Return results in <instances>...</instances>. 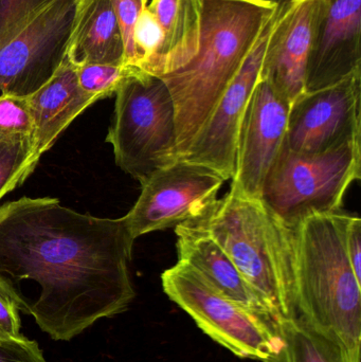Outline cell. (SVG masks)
Instances as JSON below:
<instances>
[{"mask_svg":"<svg viewBox=\"0 0 361 362\" xmlns=\"http://www.w3.org/2000/svg\"><path fill=\"white\" fill-rule=\"evenodd\" d=\"M175 233L178 261L192 266L220 293L264 319L273 329L275 321L262 300L205 229L195 223H184L176 226Z\"/></svg>","mask_w":361,"mask_h":362,"instance_id":"15","label":"cell"},{"mask_svg":"<svg viewBox=\"0 0 361 362\" xmlns=\"http://www.w3.org/2000/svg\"><path fill=\"white\" fill-rule=\"evenodd\" d=\"M78 0H53L0 47V95L29 97L57 71Z\"/></svg>","mask_w":361,"mask_h":362,"instance_id":"9","label":"cell"},{"mask_svg":"<svg viewBox=\"0 0 361 362\" xmlns=\"http://www.w3.org/2000/svg\"><path fill=\"white\" fill-rule=\"evenodd\" d=\"M195 223L228 255L276 323L297 317L296 228L263 199L230 193Z\"/></svg>","mask_w":361,"mask_h":362,"instance_id":"3","label":"cell"},{"mask_svg":"<svg viewBox=\"0 0 361 362\" xmlns=\"http://www.w3.org/2000/svg\"><path fill=\"white\" fill-rule=\"evenodd\" d=\"M0 135L34 137L35 123L28 97L0 95Z\"/></svg>","mask_w":361,"mask_h":362,"instance_id":"23","label":"cell"},{"mask_svg":"<svg viewBox=\"0 0 361 362\" xmlns=\"http://www.w3.org/2000/svg\"><path fill=\"white\" fill-rule=\"evenodd\" d=\"M162 34L155 76L162 78L188 65L197 54L201 35L199 0H150Z\"/></svg>","mask_w":361,"mask_h":362,"instance_id":"18","label":"cell"},{"mask_svg":"<svg viewBox=\"0 0 361 362\" xmlns=\"http://www.w3.org/2000/svg\"><path fill=\"white\" fill-rule=\"evenodd\" d=\"M76 68L81 88L97 101L116 95L123 83L143 72L125 64H84Z\"/></svg>","mask_w":361,"mask_h":362,"instance_id":"21","label":"cell"},{"mask_svg":"<svg viewBox=\"0 0 361 362\" xmlns=\"http://www.w3.org/2000/svg\"><path fill=\"white\" fill-rule=\"evenodd\" d=\"M361 138V72L345 80L303 93L288 115L286 146L315 154Z\"/></svg>","mask_w":361,"mask_h":362,"instance_id":"11","label":"cell"},{"mask_svg":"<svg viewBox=\"0 0 361 362\" xmlns=\"http://www.w3.org/2000/svg\"><path fill=\"white\" fill-rule=\"evenodd\" d=\"M66 59L84 64H124V42L112 0H78Z\"/></svg>","mask_w":361,"mask_h":362,"instance_id":"17","label":"cell"},{"mask_svg":"<svg viewBox=\"0 0 361 362\" xmlns=\"http://www.w3.org/2000/svg\"><path fill=\"white\" fill-rule=\"evenodd\" d=\"M225 180L203 165L178 159L153 173L141 194L125 215L134 240L203 217L218 200Z\"/></svg>","mask_w":361,"mask_h":362,"instance_id":"8","label":"cell"},{"mask_svg":"<svg viewBox=\"0 0 361 362\" xmlns=\"http://www.w3.org/2000/svg\"><path fill=\"white\" fill-rule=\"evenodd\" d=\"M0 362H48L38 344L25 336L0 338Z\"/></svg>","mask_w":361,"mask_h":362,"instance_id":"26","label":"cell"},{"mask_svg":"<svg viewBox=\"0 0 361 362\" xmlns=\"http://www.w3.org/2000/svg\"><path fill=\"white\" fill-rule=\"evenodd\" d=\"M343 240L345 251L356 278L361 282V219L345 213L343 221Z\"/></svg>","mask_w":361,"mask_h":362,"instance_id":"27","label":"cell"},{"mask_svg":"<svg viewBox=\"0 0 361 362\" xmlns=\"http://www.w3.org/2000/svg\"><path fill=\"white\" fill-rule=\"evenodd\" d=\"M124 217L76 212L57 198L0 206V285L53 340L69 341L136 297Z\"/></svg>","mask_w":361,"mask_h":362,"instance_id":"1","label":"cell"},{"mask_svg":"<svg viewBox=\"0 0 361 362\" xmlns=\"http://www.w3.org/2000/svg\"><path fill=\"white\" fill-rule=\"evenodd\" d=\"M290 105L260 78L239 127L230 193L262 199L265 181L285 146Z\"/></svg>","mask_w":361,"mask_h":362,"instance_id":"10","label":"cell"},{"mask_svg":"<svg viewBox=\"0 0 361 362\" xmlns=\"http://www.w3.org/2000/svg\"><path fill=\"white\" fill-rule=\"evenodd\" d=\"M360 37L361 0H329L307 62L305 91L333 86L361 72Z\"/></svg>","mask_w":361,"mask_h":362,"instance_id":"14","label":"cell"},{"mask_svg":"<svg viewBox=\"0 0 361 362\" xmlns=\"http://www.w3.org/2000/svg\"><path fill=\"white\" fill-rule=\"evenodd\" d=\"M19 313L12 296L0 285V338L21 336Z\"/></svg>","mask_w":361,"mask_h":362,"instance_id":"28","label":"cell"},{"mask_svg":"<svg viewBox=\"0 0 361 362\" xmlns=\"http://www.w3.org/2000/svg\"><path fill=\"white\" fill-rule=\"evenodd\" d=\"M329 0H282L261 78L290 104L305 91L307 62Z\"/></svg>","mask_w":361,"mask_h":362,"instance_id":"13","label":"cell"},{"mask_svg":"<svg viewBox=\"0 0 361 362\" xmlns=\"http://www.w3.org/2000/svg\"><path fill=\"white\" fill-rule=\"evenodd\" d=\"M345 215H314L295 227L297 316L360 362L361 282L345 251Z\"/></svg>","mask_w":361,"mask_h":362,"instance_id":"4","label":"cell"},{"mask_svg":"<svg viewBox=\"0 0 361 362\" xmlns=\"http://www.w3.org/2000/svg\"><path fill=\"white\" fill-rule=\"evenodd\" d=\"M106 142L117 165L141 185L179 159L175 107L162 78L141 72L123 83Z\"/></svg>","mask_w":361,"mask_h":362,"instance_id":"5","label":"cell"},{"mask_svg":"<svg viewBox=\"0 0 361 362\" xmlns=\"http://www.w3.org/2000/svg\"><path fill=\"white\" fill-rule=\"evenodd\" d=\"M161 282L165 295L235 356L264 362L279 346L271 325L223 295L192 266L178 261L163 272Z\"/></svg>","mask_w":361,"mask_h":362,"instance_id":"7","label":"cell"},{"mask_svg":"<svg viewBox=\"0 0 361 362\" xmlns=\"http://www.w3.org/2000/svg\"><path fill=\"white\" fill-rule=\"evenodd\" d=\"M259 38L256 47L229 85L203 129L180 159L203 165L231 180L239 127L252 93L261 78L265 50L279 15L280 6Z\"/></svg>","mask_w":361,"mask_h":362,"instance_id":"12","label":"cell"},{"mask_svg":"<svg viewBox=\"0 0 361 362\" xmlns=\"http://www.w3.org/2000/svg\"><path fill=\"white\" fill-rule=\"evenodd\" d=\"M361 177V138L326 152L284 146L265 181L262 199L290 227L314 215L341 211L345 193Z\"/></svg>","mask_w":361,"mask_h":362,"instance_id":"6","label":"cell"},{"mask_svg":"<svg viewBox=\"0 0 361 362\" xmlns=\"http://www.w3.org/2000/svg\"><path fill=\"white\" fill-rule=\"evenodd\" d=\"M28 99L35 123L34 138L42 155L76 117L97 101L81 88L76 68L66 59L54 76Z\"/></svg>","mask_w":361,"mask_h":362,"instance_id":"16","label":"cell"},{"mask_svg":"<svg viewBox=\"0 0 361 362\" xmlns=\"http://www.w3.org/2000/svg\"><path fill=\"white\" fill-rule=\"evenodd\" d=\"M281 0H199L197 54L162 76L175 107L179 159L256 47Z\"/></svg>","mask_w":361,"mask_h":362,"instance_id":"2","label":"cell"},{"mask_svg":"<svg viewBox=\"0 0 361 362\" xmlns=\"http://www.w3.org/2000/svg\"><path fill=\"white\" fill-rule=\"evenodd\" d=\"M279 346L264 362H351L343 349L309 327L301 317L276 323Z\"/></svg>","mask_w":361,"mask_h":362,"instance_id":"19","label":"cell"},{"mask_svg":"<svg viewBox=\"0 0 361 362\" xmlns=\"http://www.w3.org/2000/svg\"><path fill=\"white\" fill-rule=\"evenodd\" d=\"M53 0H0V47Z\"/></svg>","mask_w":361,"mask_h":362,"instance_id":"24","label":"cell"},{"mask_svg":"<svg viewBox=\"0 0 361 362\" xmlns=\"http://www.w3.org/2000/svg\"><path fill=\"white\" fill-rule=\"evenodd\" d=\"M40 156L35 138L0 135V199L25 182Z\"/></svg>","mask_w":361,"mask_h":362,"instance_id":"20","label":"cell"},{"mask_svg":"<svg viewBox=\"0 0 361 362\" xmlns=\"http://www.w3.org/2000/svg\"><path fill=\"white\" fill-rule=\"evenodd\" d=\"M112 2L124 42V64L133 66L135 59L134 29L140 13L150 0H112Z\"/></svg>","mask_w":361,"mask_h":362,"instance_id":"25","label":"cell"},{"mask_svg":"<svg viewBox=\"0 0 361 362\" xmlns=\"http://www.w3.org/2000/svg\"><path fill=\"white\" fill-rule=\"evenodd\" d=\"M133 66L141 71L155 76L160 54L162 34L156 16L148 6L141 11L134 29Z\"/></svg>","mask_w":361,"mask_h":362,"instance_id":"22","label":"cell"}]
</instances>
